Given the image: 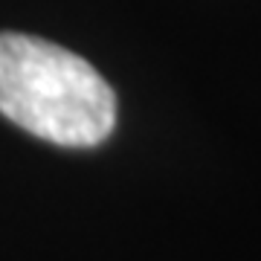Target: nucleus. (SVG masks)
Masks as SVG:
<instances>
[{
  "label": "nucleus",
  "mask_w": 261,
  "mask_h": 261,
  "mask_svg": "<svg viewBox=\"0 0 261 261\" xmlns=\"http://www.w3.org/2000/svg\"><path fill=\"white\" fill-rule=\"evenodd\" d=\"M0 113L47 142L90 148L116 125V93L82 56L35 35L0 32Z\"/></svg>",
  "instance_id": "obj_1"
}]
</instances>
